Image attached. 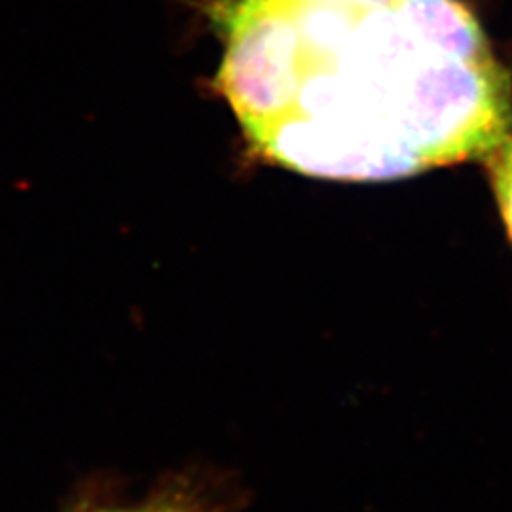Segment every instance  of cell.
<instances>
[{"mask_svg":"<svg viewBox=\"0 0 512 512\" xmlns=\"http://www.w3.org/2000/svg\"><path fill=\"white\" fill-rule=\"evenodd\" d=\"M213 88L264 160L353 183L488 158L511 74L461 0H217Z\"/></svg>","mask_w":512,"mask_h":512,"instance_id":"cell-1","label":"cell"},{"mask_svg":"<svg viewBox=\"0 0 512 512\" xmlns=\"http://www.w3.org/2000/svg\"><path fill=\"white\" fill-rule=\"evenodd\" d=\"M495 198L512 241V133L488 156Z\"/></svg>","mask_w":512,"mask_h":512,"instance_id":"cell-2","label":"cell"},{"mask_svg":"<svg viewBox=\"0 0 512 512\" xmlns=\"http://www.w3.org/2000/svg\"><path fill=\"white\" fill-rule=\"evenodd\" d=\"M202 497L183 488L167 490L162 494L154 495L145 503L133 507H118V509H99L88 512H213Z\"/></svg>","mask_w":512,"mask_h":512,"instance_id":"cell-3","label":"cell"}]
</instances>
